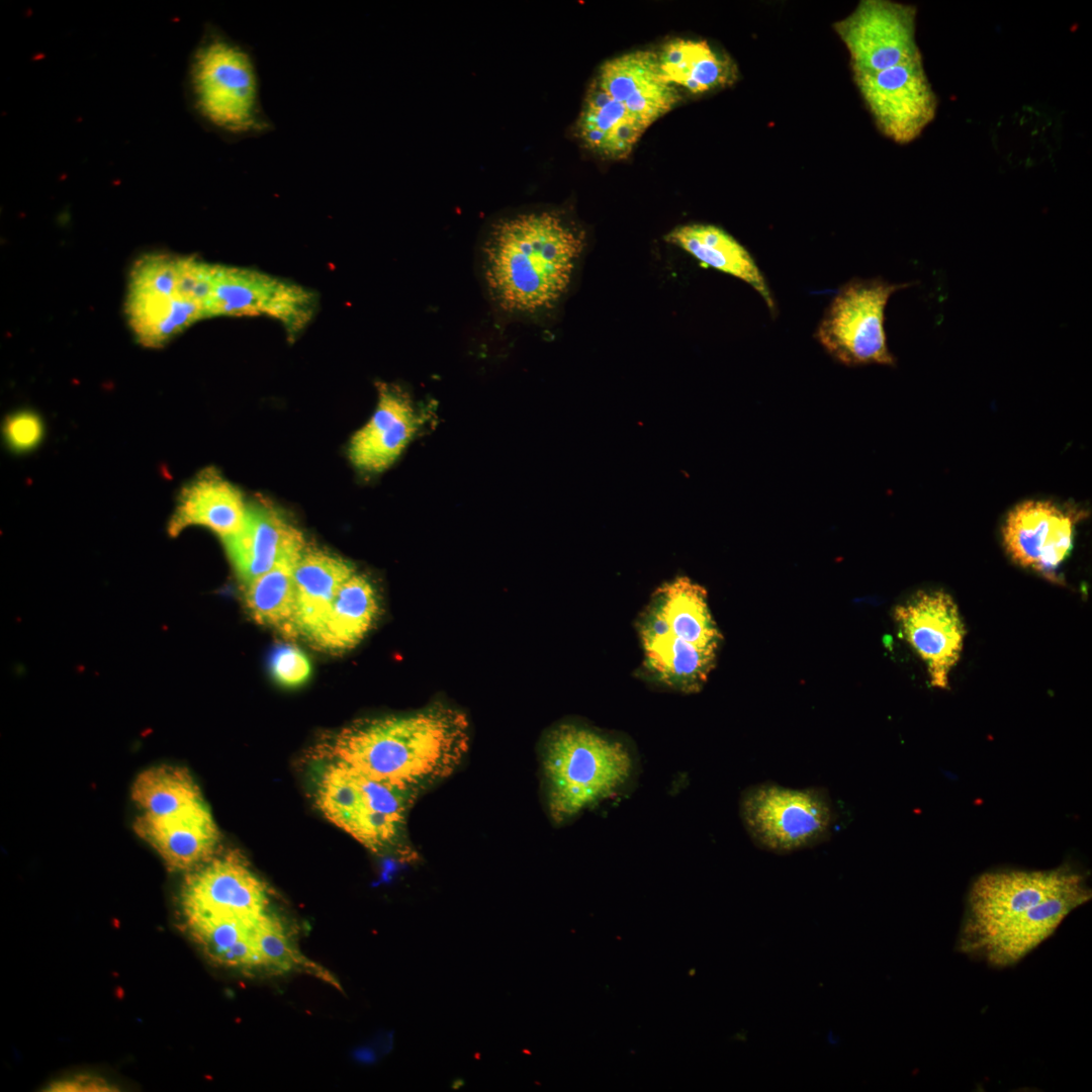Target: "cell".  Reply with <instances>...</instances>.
Returning a JSON list of instances; mask_svg holds the SVG:
<instances>
[{
  "mask_svg": "<svg viewBox=\"0 0 1092 1092\" xmlns=\"http://www.w3.org/2000/svg\"><path fill=\"white\" fill-rule=\"evenodd\" d=\"M298 558L284 560L246 584V607L258 623L294 631V567Z\"/></svg>",
  "mask_w": 1092,
  "mask_h": 1092,
  "instance_id": "cell-29",
  "label": "cell"
},
{
  "mask_svg": "<svg viewBox=\"0 0 1092 1092\" xmlns=\"http://www.w3.org/2000/svg\"><path fill=\"white\" fill-rule=\"evenodd\" d=\"M584 247L583 233L561 211L498 215L481 246L486 291L511 313L550 310L567 293Z\"/></svg>",
  "mask_w": 1092,
  "mask_h": 1092,
  "instance_id": "cell-3",
  "label": "cell"
},
{
  "mask_svg": "<svg viewBox=\"0 0 1092 1092\" xmlns=\"http://www.w3.org/2000/svg\"><path fill=\"white\" fill-rule=\"evenodd\" d=\"M469 741L466 715L437 703L406 714L357 720L323 746L322 756L417 798L454 774Z\"/></svg>",
  "mask_w": 1092,
  "mask_h": 1092,
  "instance_id": "cell-2",
  "label": "cell"
},
{
  "mask_svg": "<svg viewBox=\"0 0 1092 1092\" xmlns=\"http://www.w3.org/2000/svg\"><path fill=\"white\" fill-rule=\"evenodd\" d=\"M1086 515L1050 500L1020 503L1002 527L1005 550L1017 564L1050 577L1070 555L1075 526Z\"/></svg>",
  "mask_w": 1092,
  "mask_h": 1092,
  "instance_id": "cell-13",
  "label": "cell"
},
{
  "mask_svg": "<svg viewBox=\"0 0 1092 1092\" xmlns=\"http://www.w3.org/2000/svg\"><path fill=\"white\" fill-rule=\"evenodd\" d=\"M852 76L877 127L894 143L915 141L935 118L937 97L922 57Z\"/></svg>",
  "mask_w": 1092,
  "mask_h": 1092,
  "instance_id": "cell-10",
  "label": "cell"
},
{
  "mask_svg": "<svg viewBox=\"0 0 1092 1092\" xmlns=\"http://www.w3.org/2000/svg\"><path fill=\"white\" fill-rule=\"evenodd\" d=\"M378 400L370 420L351 439L349 457L359 469L380 472L401 454L423 424L406 391L379 382Z\"/></svg>",
  "mask_w": 1092,
  "mask_h": 1092,
  "instance_id": "cell-15",
  "label": "cell"
},
{
  "mask_svg": "<svg viewBox=\"0 0 1092 1092\" xmlns=\"http://www.w3.org/2000/svg\"><path fill=\"white\" fill-rule=\"evenodd\" d=\"M638 629L664 632L706 648H719L722 636L712 618L707 593L686 576L659 586L640 616Z\"/></svg>",
  "mask_w": 1092,
  "mask_h": 1092,
  "instance_id": "cell-19",
  "label": "cell"
},
{
  "mask_svg": "<svg viewBox=\"0 0 1092 1092\" xmlns=\"http://www.w3.org/2000/svg\"><path fill=\"white\" fill-rule=\"evenodd\" d=\"M186 92L201 123L226 141L255 139L274 129L262 103L253 50L214 25L205 27L191 54Z\"/></svg>",
  "mask_w": 1092,
  "mask_h": 1092,
  "instance_id": "cell-5",
  "label": "cell"
},
{
  "mask_svg": "<svg viewBox=\"0 0 1092 1092\" xmlns=\"http://www.w3.org/2000/svg\"><path fill=\"white\" fill-rule=\"evenodd\" d=\"M183 914L192 938L215 963L241 968L263 966L254 934L258 918L204 912Z\"/></svg>",
  "mask_w": 1092,
  "mask_h": 1092,
  "instance_id": "cell-27",
  "label": "cell"
},
{
  "mask_svg": "<svg viewBox=\"0 0 1092 1092\" xmlns=\"http://www.w3.org/2000/svg\"><path fill=\"white\" fill-rule=\"evenodd\" d=\"M254 934L263 966L282 972L302 970L339 987L328 971L296 949L276 917L267 912L258 917Z\"/></svg>",
  "mask_w": 1092,
  "mask_h": 1092,
  "instance_id": "cell-31",
  "label": "cell"
},
{
  "mask_svg": "<svg viewBox=\"0 0 1092 1092\" xmlns=\"http://www.w3.org/2000/svg\"><path fill=\"white\" fill-rule=\"evenodd\" d=\"M43 432L44 426L40 417L28 410L10 414L3 426L6 444L17 453L33 450L41 442Z\"/></svg>",
  "mask_w": 1092,
  "mask_h": 1092,
  "instance_id": "cell-33",
  "label": "cell"
},
{
  "mask_svg": "<svg viewBox=\"0 0 1092 1092\" xmlns=\"http://www.w3.org/2000/svg\"><path fill=\"white\" fill-rule=\"evenodd\" d=\"M354 573L353 565L344 558L321 549L304 547L294 567V631L310 638L340 587Z\"/></svg>",
  "mask_w": 1092,
  "mask_h": 1092,
  "instance_id": "cell-23",
  "label": "cell"
},
{
  "mask_svg": "<svg viewBox=\"0 0 1092 1092\" xmlns=\"http://www.w3.org/2000/svg\"><path fill=\"white\" fill-rule=\"evenodd\" d=\"M268 902L263 882L234 851L203 862L188 875L182 889L183 912L256 919L267 912Z\"/></svg>",
  "mask_w": 1092,
  "mask_h": 1092,
  "instance_id": "cell-14",
  "label": "cell"
},
{
  "mask_svg": "<svg viewBox=\"0 0 1092 1092\" xmlns=\"http://www.w3.org/2000/svg\"><path fill=\"white\" fill-rule=\"evenodd\" d=\"M313 296L306 289L259 271L214 265L206 316L266 314L290 334L310 320Z\"/></svg>",
  "mask_w": 1092,
  "mask_h": 1092,
  "instance_id": "cell-11",
  "label": "cell"
},
{
  "mask_svg": "<svg viewBox=\"0 0 1092 1092\" xmlns=\"http://www.w3.org/2000/svg\"><path fill=\"white\" fill-rule=\"evenodd\" d=\"M131 798L152 815H168L202 800L199 787L183 767L159 765L142 771L133 782Z\"/></svg>",
  "mask_w": 1092,
  "mask_h": 1092,
  "instance_id": "cell-30",
  "label": "cell"
},
{
  "mask_svg": "<svg viewBox=\"0 0 1092 1092\" xmlns=\"http://www.w3.org/2000/svg\"><path fill=\"white\" fill-rule=\"evenodd\" d=\"M598 84L649 127L678 102L676 88L661 76L656 53L636 51L606 61Z\"/></svg>",
  "mask_w": 1092,
  "mask_h": 1092,
  "instance_id": "cell-18",
  "label": "cell"
},
{
  "mask_svg": "<svg viewBox=\"0 0 1092 1092\" xmlns=\"http://www.w3.org/2000/svg\"><path fill=\"white\" fill-rule=\"evenodd\" d=\"M48 1091H115L114 1087L104 1079L96 1076L78 1075L65 1080L52 1083Z\"/></svg>",
  "mask_w": 1092,
  "mask_h": 1092,
  "instance_id": "cell-34",
  "label": "cell"
},
{
  "mask_svg": "<svg viewBox=\"0 0 1092 1092\" xmlns=\"http://www.w3.org/2000/svg\"><path fill=\"white\" fill-rule=\"evenodd\" d=\"M638 633L644 665L655 681L686 694L704 687L718 649L700 647L664 632L638 629Z\"/></svg>",
  "mask_w": 1092,
  "mask_h": 1092,
  "instance_id": "cell-24",
  "label": "cell"
},
{
  "mask_svg": "<svg viewBox=\"0 0 1092 1092\" xmlns=\"http://www.w3.org/2000/svg\"><path fill=\"white\" fill-rule=\"evenodd\" d=\"M538 757L545 810L556 826L627 795L640 772L627 740L574 721L547 730Z\"/></svg>",
  "mask_w": 1092,
  "mask_h": 1092,
  "instance_id": "cell-4",
  "label": "cell"
},
{
  "mask_svg": "<svg viewBox=\"0 0 1092 1092\" xmlns=\"http://www.w3.org/2000/svg\"><path fill=\"white\" fill-rule=\"evenodd\" d=\"M133 830L174 871L190 870L207 861L219 837L203 800L168 815L144 813L135 819Z\"/></svg>",
  "mask_w": 1092,
  "mask_h": 1092,
  "instance_id": "cell-17",
  "label": "cell"
},
{
  "mask_svg": "<svg viewBox=\"0 0 1092 1092\" xmlns=\"http://www.w3.org/2000/svg\"><path fill=\"white\" fill-rule=\"evenodd\" d=\"M911 285L880 278L850 280L830 301L816 330V339L843 365H894L885 331V309L895 292Z\"/></svg>",
  "mask_w": 1092,
  "mask_h": 1092,
  "instance_id": "cell-8",
  "label": "cell"
},
{
  "mask_svg": "<svg viewBox=\"0 0 1092 1092\" xmlns=\"http://www.w3.org/2000/svg\"><path fill=\"white\" fill-rule=\"evenodd\" d=\"M315 803L337 827L376 854L418 858L407 835L416 798L340 762L327 760L315 784Z\"/></svg>",
  "mask_w": 1092,
  "mask_h": 1092,
  "instance_id": "cell-6",
  "label": "cell"
},
{
  "mask_svg": "<svg viewBox=\"0 0 1092 1092\" xmlns=\"http://www.w3.org/2000/svg\"><path fill=\"white\" fill-rule=\"evenodd\" d=\"M739 816L755 845L776 853L812 847L831 834L835 814L828 795L815 788L766 783L745 789Z\"/></svg>",
  "mask_w": 1092,
  "mask_h": 1092,
  "instance_id": "cell-7",
  "label": "cell"
},
{
  "mask_svg": "<svg viewBox=\"0 0 1092 1092\" xmlns=\"http://www.w3.org/2000/svg\"><path fill=\"white\" fill-rule=\"evenodd\" d=\"M1091 895L1087 876L1068 866L986 872L971 886L959 949L991 967H1011Z\"/></svg>",
  "mask_w": 1092,
  "mask_h": 1092,
  "instance_id": "cell-1",
  "label": "cell"
},
{
  "mask_svg": "<svg viewBox=\"0 0 1092 1092\" xmlns=\"http://www.w3.org/2000/svg\"><path fill=\"white\" fill-rule=\"evenodd\" d=\"M664 240L700 263L744 281L762 297L770 310L775 309L774 297L756 262L746 248L723 229L689 223L673 229Z\"/></svg>",
  "mask_w": 1092,
  "mask_h": 1092,
  "instance_id": "cell-21",
  "label": "cell"
},
{
  "mask_svg": "<svg viewBox=\"0 0 1092 1092\" xmlns=\"http://www.w3.org/2000/svg\"><path fill=\"white\" fill-rule=\"evenodd\" d=\"M269 666L273 678L287 688L301 686L311 673V665L305 653L290 644H281L272 650Z\"/></svg>",
  "mask_w": 1092,
  "mask_h": 1092,
  "instance_id": "cell-32",
  "label": "cell"
},
{
  "mask_svg": "<svg viewBox=\"0 0 1092 1092\" xmlns=\"http://www.w3.org/2000/svg\"><path fill=\"white\" fill-rule=\"evenodd\" d=\"M648 127L613 99L594 79L574 124V135L601 157L629 156Z\"/></svg>",
  "mask_w": 1092,
  "mask_h": 1092,
  "instance_id": "cell-22",
  "label": "cell"
},
{
  "mask_svg": "<svg viewBox=\"0 0 1092 1092\" xmlns=\"http://www.w3.org/2000/svg\"><path fill=\"white\" fill-rule=\"evenodd\" d=\"M125 311L136 340L151 348L165 345L193 323L205 318L196 303L162 293L127 291Z\"/></svg>",
  "mask_w": 1092,
  "mask_h": 1092,
  "instance_id": "cell-28",
  "label": "cell"
},
{
  "mask_svg": "<svg viewBox=\"0 0 1092 1092\" xmlns=\"http://www.w3.org/2000/svg\"><path fill=\"white\" fill-rule=\"evenodd\" d=\"M894 618L904 639L926 663L930 685L948 689V675L960 660L966 636L951 596L919 590L895 608Z\"/></svg>",
  "mask_w": 1092,
  "mask_h": 1092,
  "instance_id": "cell-12",
  "label": "cell"
},
{
  "mask_svg": "<svg viewBox=\"0 0 1092 1092\" xmlns=\"http://www.w3.org/2000/svg\"><path fill=\"white\" fill-rule=\"evenodd\" d=\"M246 510L240 489L215 468H206L181 489L168 533L175 537L187 527L200 526L223 539L239 531Z\"/></svg>",
  "mask_w": 1092,
  "mask_h": 1092,
  "instance_id": "cell-20",
  "label": "cell"
},
{
  "mask_svg": "<svg viewBox=\"0 0 1092 1092\" xmlns=\"http://www.w3.org/2000/svg\"><path fill=\"white\" fill-rule=\"evenodd\" d=\"M378 612L379 603L373 584L366 576L354 573L340 587L310 639L329 650L350 649L369 632Z\"/></svg>",
  "mask_w": 1092,
  "mask_h": 1092,
  "instance_id": "cell-25",
  "label": "cell"
},
{
  "mask_svg": "<svg viewBox=\"0 0 1092 1092\" xmlns=\"http://www.w3.org/2000/svg\"><path fill=\"white\" fill-rule=\"evenodd\" d=\"M222 541L245 584L278 563L299 557L305 547L302 534L293 525L274 509L260 505L247 506L239 531Z\"/></svg>",
  "mask_w": 1092,
  "mask_h": 1092,
  "instance_id": "cell-16",
  "label": "cell"
},
{
  "mask_svg": "<svg viewBox=\"0 0 1092 1092\" xmlns=\"http://www.w3.org/2000/svg\"><path fill=\"white\" fill-rule=\"evenodd\" d=\"M917 9L889 0H861L833 28L845 46L852 75L882 71L922 57Z\"/></svg>",
  "mask_w": 1092,
  "mask_h": 1092,
  "instance_id": "cell-9",
  "label": "cell"
},
{
  "mask_svg": "<svg viewBox=\"0 0 1092 1092\" xmlns=\"http://www.w3.org/2000/svg\"><path fill=\"white\" fill-rule=\"evenodd\" d=\"M657 55L662 78L692 93H704L730 84L736 77L732 62L706 40L674 38Z\"/></svg>",
  "mask_w": 1092,
  "mask_h": 1092,
  "instance_id": "cell-26",
  "label": "cell"
}]
</instances>
